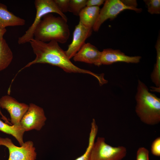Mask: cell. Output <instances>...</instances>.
<instances>
[{
    "instance_id": "cell-1",
    "label": "cell",
    "mask_w": 160,
    "mask_h": 160,
    "mask_svg": "<svg viewBox=\"0 0 160 160\" xmlns=\"http://www.w3.org/2000/svg\"><path fill=\"white\" fill-rule=\"evenodd\" d=\"M34 54V60L29 62L19 70L37 63L48 64L57 66L69 73H79L90 74L98 80L100 85L103 84L105 81L103 74H97L90 71L82 69L74 65L66 54L65 51L60 47L58 43L55 41L48 43L44 42L34 39L29 42Z\"/></svg>"
},
{
    "instance_id": "cell-2",
    "label": "cell",
    "mask_w": 160,
    "mask_h": 160,
    "mask_svg": "<svg viewBox=\"0 0 160 160\" xmlns=\"http://www.w3.org/2000/svg\"><path fill=\"white\" fill-rule=\"evenodd\" d=\"M135 111L141 121L150 125L160 122V99L149 92L147 87L139 80L135 95Z\"/></svg>"
},
{
    "instance_id": "cell-3",
    "label": "cell",
    "mask_w": 160,
    "mask_h": 160,
    "mask_svg": "<svg viewBox=\"0 0 160 160\" xmlns=\"http://www.w3.org/2000/svg\"><path fill=\"white\" fill-rule=\"evenodd\" d=\"M67 22L60 16L49 13L44 16L38 24L33 38L44 42L55 41L64 44L68 40L70 31Z\"/></svg>"
},
{
    "instance_id": "cell-4",
    "label": "cell",
    "mask_w": 160,
    "mask_h": 160,
    "mask_svg": "<svg viewBox=\"0 0 160 160\" xmlns=\"http://www.w3.org/2000/svg\"><path fill=\"white\" fill-rule=\"evenodd\" d=\"M137 6L136 0H105L104 5L100 11L92 30L95 31H98L101 25L105 21L108 19L113 20L120 13L124 10H131L137 13H140L142 9L141 8H137Z\"/></svg>"
},
{
    "instance_id": "cell-5",
    "label": "cell",
    "mask_w": 160,
    "mask_h": 160,
    "mask_svg": "<svg viewBox=\"0 0 160 160\" xmlns=\"http://www.w3.org/2000/svg\"><path fill=\"white\" fill-rule=\"evenodd\" d=\"M34 5L36 10L35 18L31 25L25 31V33L18 39L19 44L29 42L33 39V33L39 22L45 15L51 13H55L67 21L65 15L59 9L54 0H35Z\"/></svg>"
},
{
    "instance_id": "cell-6",
    "label": "cell",
    "mask_w": 160,
    "mask_h": 160,
    "mask_svg": "<svg viewBox=\"0 0 160 160\" xmlns=\"http://www.w3.org/2000/svg\"><path fill=\"white\" fill-rule=\"evenodd\" d=\"M127 153L125 147L112 146L105 142L104 137H98L91 148L89 160H121Z\"/></svg>"
},
{
    "instance_id": "cell-7",
    "label": "cell",
    "mask_w": 160,
    "mask_h": 160,
    "mask_svg": "<svg viewBox=\"0 0 160 160\" xmlns=\"http://www.w3.org/2000/svg\"><path fill=\"white\" fill-rule=\"evenodd\" d=\"M7 147L9 151L8 160H36L37 154L32 141L24 142L20 147L15 145L10 139L0 137V146Z\"/></svg>"
},
{
    "instance_id": "cell-8",
    "label": "cell",
    "mask_w": 160,
    "mask_h": 160,
    "mask_svg": "<svg viewBox=\"0 0 160 160\" xmlns=\"http://www.w3.org/2000/svg\"><path fill=\"white\" fill-rule=\"evenodd\" d=\"M46 120L43 108L31 103L28 110L22 118L20 124L25 132L33 129L39 131L45 125Z\"/></svg>"
},
{
    "instance_id": "cell-9",
    "label": "cell",
    "mask_w": 160,
    "mask_h": 160,
    "mask_svg": "<svg viewBox=\"0 0 160 160\" xmlns=\"http://www.w3.org/2000/svg\"><path fill=\"white\" fill-rule=\"evenodd\" d=\"M0 107L8 112L11 124L15 125L20 123L22 118L28 110L29 105L20 103L12 97L6 95L0 99Z\"/></svg>"
},
{
    "instance_id": "cell-10",
    "label": "cell",
    "mask_w": 160,
    "mask_h": 160,
    "mask_svg": "<svg viewBox=\"0 0 160 160\" xmlns=\"http://www.w3.org/2000/svg\"><path fill=\"white\" fill-rule=\"evenodd\" d=\"M92 29L83 25L80 22L76 26L71 43L65 51L68 57L70 59L74 56L85 43V41L92 34Z\"/></svg>"
},
{
    "instance_id": "cell-11",
    "label": "cell",
    "mask_w": 160,
    "mask_h": 160,
    "mask_svg": "<svg viewBox=\"0 0 160 160\" xmlns=\"http://www.w3.org/2000/svg\"><path fill=\"white\" fill-rule=\"evenodd\" d=\"M141 58L139 56L126 55L118 49L107 48L101 52L100 62L101 65H109L117 62L137 63L140 62Z\"/></svg>"
},
{
    "instance_id": "cell-12",
    "label": "cell",
    "mask_w": 160,
    "mask_h": 160,
    "mask_svg": "<svg viewBox=\"0 0 160 160\" xmlns=\"http://www.w3.org/2000/svg\"><path fill=\"white\" fill-rule=\"evenodd\" d=\"M101 52L95 46L89 43H85L73 57L75 62H80L93 64L99 66Z\"/></svg>"
},
{
    "instance_id": "cell-13",
    "label": "cell",
    "mask_w": 160,
    "mask_h": 160,
    "mask_svg": "<svg viewBox=\"0 0 160 160\" xmlns=\"http://www.w3.org/2000/svg\"><path fill=\"white\" fill-rule=\"evenodd\" d=\"M25 20L9 11L7 6L0 3V29H4L8 26L24 25Z\"/></svg>"
},
{
    "instance_id": "cell-14",
    "label": "cell",
    "mask_w": 160,
    "mask_h": 160,
    "mask_svg": "<svg viewBox=\"0 0 160 160\" xmlns=\"http://www.w3.org/2000/svg\"><path fill=\"white\" fill-rule=\"evenodd\" d=\"M100 11L99 7L86 6L79 15V22L85 27L92 29L98 17Z\"/></svg>"
},
{
    "instance_id": "cell-15",
    "label": "cell",
    "mask_w": 160,
    "mask_h": 160,
    "mask_svg": "<svg viewBox=\"0 0 160 160\" xmlns=\"http://www.w3.org/2000/svg\"><path fill=\"white\" fill-rule=\"evenodd\" d=\"M0 131L15 137L20 146L24 143L23 136L25 131L20 123L17 125H10L0 120Z\"/></svg>"
},
{
    "instance_id": "cell-16",
    "label": "cell",
    "mask_w": 160,
    "mask_h": 160,
    "mask_svg": "<svg viewBox=\"0 0 160 160\" xmlns=\"http://www.w3.org/2000/svg\"><path fill=\"white\" fill-rule=\"evenodd\" d=\"M13 53L3 37L0 39V71L6 68L13 59Z\"/></svg>"
},
{
    "instance_id": "cell-17",
    "label": "cell",
    "mask_w": 160,
    "mask_h": 160,
    "mask_svg": "<svg viewBox=\"0 0 160 160\" xmlns=\"http://www.w3.org/2000/svg\"><path fill=\"white\" fill-rule=\"evenodd\" d=\"M155 48L156 51V61L153 70L152 72L151 78L152 82L157 87H160V38L159 35Z\"/></svg>"
},
{
    "instance_id": "cell-18",
    "label": "cell",
    "mask_w": 160,
    "mask_h": 160,
    "mask_svg": "<svg viewBox=\"0 0 160 160\" xmlns=\"http://www.w3.org/2000/svg\"><path fill=\"white\" fill-rule=\"evenodd\" d=\"M97 130L98 127L96 124L95 123H92L88 146L85 152L82 155L75 159V160H89L90 151L95 141Z\"/></svg>"
},
{
    "instance_id": "cell-19",
    "label": "cell",
    "mask_w": 160,
    "mask_h": 160,
    "mask_svg": "<svg viewBox=\"0 0 160 160\" xmlns=\"http://www.w3.org/2000/svg\"><path fill=\"white\" fill-rule=\"evenodd\" d=\"M87 0H70L69 11L79 16L81 11L86 6Z\"/></svg>"
},
{
    "instance_id": "cell-20",
    "label": "cell",
    "mask_w": 160,
    "mask_h": 160,
    "mask_svg": "<svg viewBox=\"0 0 160 160\" xmlns=\"http://www.w3.org/2000/svg\"><path fill=\"white\" fill-rule=\"evenodd\" d=\"M143 1L147 6L149 13L151 14H160V0H145Z\"/></svg>"
},
{
    "instance_id": "cell-21",
    "label": "cell",
    "mask_w": 160,
    "mask_h": 160,
    "mask_svg": "<svg viewBox=\"0 0 160 160\" xmlns=\"http://www.w3.org/2000/svg\"><path fill=\"white\" fill-rule=\"evenodd\" d=\"M60 10L63 13L68 12L70 0H54Z\"/></svg>"
},
{
    "instance_id": "cell-22",
    "label": "cell",
    "mask_w": 160,
    "mask_h": 160,
    "mask_svg": "<svg viewBox=\"0 0 160 160\" xmlns=\"http://www.w3.org/2000/svg\"><path fill=\"white\" fill-rule=\"evenodd\" d=\"M136 160H149L148 150L144 147L139 148L137 152Z\"/></svg>"
},
{
    "instance_id": "cell-23",
    "label": "cell",
    "mask_w": 160,
    "mask_h": 160,
    "mask_svg": "<svg viewBox=\"0 0 160 160\" xmlns=\"http://www.w3.org/2000/svg\"><path fill=\"white\" fill-rule=\"evenodd\" d=\"M151 151L154 155L160 156V137H158L153 142L151 145Z\"/></svg>"
},
{
    "instance_id": "cell-24",
    "label": "cell",
    "mask_w": 160,
    "mask_h": 160,
    "mask_svg": "<svg viewBox=\"0 0 160 160\" xmlns=\"http://www.w3.org/2000/svg\"><path fill=\"white\" fill-rule=\"evenodd\" d=\"M104 0H87L86 6L99 7L105 2Z\"/></svg>"
},
{
    "instance_id": "cell-25",
    "label": "cell",
    "mask_w": 160,
    "mask_h": 160,
    "mask_svg": "<svg viewBox=\"0 0 160 160\" xmlns=\"http://www.w3.org/2000/svg\"><path fill=\"white\" fill-rule=\"evenodd\" d=\"M7 30L6 28L4 29H0V39L3 37V36L6 32Z\"/></svg>"
},
{
    "instance_id": "cell-26",
    "label": "cell",
    "mask_w": 160,
    "mask_h": 160,
    "mask_svg": "<svg viewBox=\"0 0 160 160\" xmlns=\"http://www.w3.org/2000/svg\"><path fill=\"white\" fill-rule=\"evenodd\" d=\"M160 87H151V88L152 90L151 91H156V92H160Z\"/></svg>"
}]
</instances>
